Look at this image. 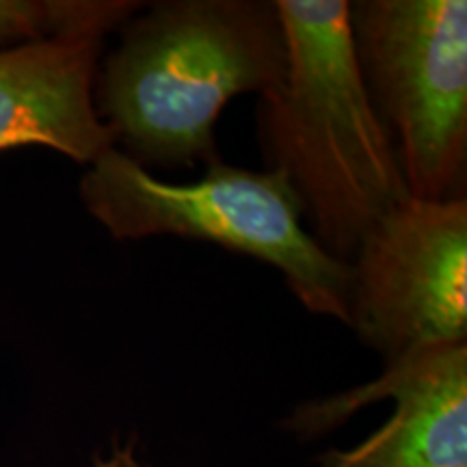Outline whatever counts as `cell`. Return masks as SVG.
<instances>
[{"label": "cell", "instance_id": "cell-9", "mask_svg": "<svg viewBox=\"0 0 467 467\" xmlns=\"http://www.w3.org/2000/svg\"><path fill=\"white\" fill-rule=\"evenodd\" d=\"M91 467H148V465H143L141 461H139L137 443L126 441V443H115L109 454L93 459Z\"/></svg>", "mask_w": 467, "mask_h": 467}, {"label": "cell", "instance_id": "cell-5", "mask_svg": "<svg viewBox=\"0 0 467 467\" xmlns=\"http://www.w3.org/2000/svg\"><path fill=\"white\" fill-rule=\"evenodd\" d=\"M385 359L467 342V202L405 197L348 262V323Z\"/></svg>", "mask_w": 467, "mask_h": 467}, {"label": "cell", "instance_id": "cell-7", "mask_svg": "<svg viewBox=\"0 0 467 467\" xmlns=\"http://www.w3.org/2000/svg\"><path fill=\"white\" fill-rule=\"evenodd\" d=\"M102 50L100 35L0 48V150L42 145L91 165L115 148L93 100Z\"/></svg>", "mask_w": 467, "mask_h": 467}, {"label": "cell", "instance_id": "cell-1", "mask_svg": "<svg viewBox=\"0 0 467 467\" xmlns=\"http://www.w3.org/2000/svg\"><path fill=\"white\" fill-rule=\"evenodd\" d=\"M288 66L262 93L258 137L327 254L348 265L361 238L409 197L396 148L361 78L347 0H277Z\"/></svg>", "mask_w": 467, "mask_h": 467}, {"label": "cell", "instance_id": "cell-8", "mask_svg": "<svg viewBox=\"0 0 467 467\" xmlns=\"http://www.w3.org/2000/svg\"><path fill=\"white\" fill-rule=\"evenodd\" d=\"M141 7L128 0H0V48L69 35L107 37Z\"/></svg>", "mask_w": 467, "mask_h": 467}, {"label": "cell", "instance_id": "cell-2", "mask_svg": "<svg viewBox=\"0 0 467 467\" xmlns=\"http://www.w3.org/2000/svg\"><path fill=\"white\" fill-rule=\"evenodd\" d=\"M100 58L98 117L137 165L219 161L221 110L282 83L288 46L275 3L167 0L128 17Z\"/></svg>", "mask_w": 467, "mask_h": 467}, {"label": "cell", "instance_id": "cell-6", "mask_svg": "<svg viewBox=\"0 0 467 467\" xmlns=\"http://www.w3.org/2000/svg\"><path fill=\"white\" fill-rule=\"evenodd\" d=\"M381 399H394L392 418L353 451L325 454L320 467H467V342L409 350L364 388L299 409L290 426L325 433Z\"/></svg>", "mask_w": 467, "mask_h": 467}, {"label": "cell", "instance_id": "cell-3", "mask_svg": "<svg viewBox=\"0 0 467 467\" xmlns=\"http://www.w3.org/2000/svg\"><path fill=\"white\" fill-rule=\"evenodd\" d=\"M80 197L117 241L217 243L275 266L309 312L348 323V265L314 241L299 200L277 171H249L219 159L197 182L171 184L109 148L80 178Z\"/></svg>", "mask_w": 467, "mask_h": 467}, {"label": "cell", "instance_id": "cell-4", "mask_svg": "<svg viewBox=\"0 0 467 467\" xmlns=\"http://www.w3.org/2000/svg\"><path fill=\"white\" fill-rule=\"evenodd\" d=\"M350 37L372 107L388 128L407 191L465 200L467 3L359 0Z\"/></svg>", "mask_w": 467, "mask_h": 467}]
</instances>
